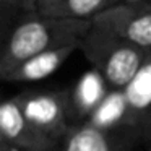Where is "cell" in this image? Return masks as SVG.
Masks as SVG:
<instances>
[{
  "instance_id": "cell-1",
  "label": "cell",
  "mask_w": 151,
  "mask_h": 151,
  "mask_svg": "<svg viewBox=\"0 0 151 151\" xmlns=\"http://www.w3.org/2000/svg\"><path fill=\"white\" fill-rule=\"evenodd\" d=\"M93 28V21L54 17L41 12L21 15L5 36L0 54V75L10 72L29 57L63 44L81 41Z\"/></svg>"
},
{
  "instance_id": "cell-2",
  "label": "cell",
  "mask_w": 151,
  "mask_h": 151,
  "mask_svg": "<svg viewBox=\"0 0 151 151\" xmlns=\"http://www.w3.org/2000/svg\"><path fill=\"white\" fill-rule=\"evenodd\" d=\"M80 50L111 89L127 88L150 52L94 26L81 37Z\"/></svg>"
},
{
  "instance_id": "cell-3",
  "label": "cell",
  "mask_w": 151,
  "mask_h": 151,
  "mask_svg": "<svg viewBox=\"0 0 151 151\" xmlns=\"http://www.w3.org/2000/svg\"><path fill=\"white\" fill-rule=\"evenodd\" d=\"M15 99L28 122L55 143L60 145L73 128L70 89H29Z\"/></svg>"
},
{
  "instance_id": "cell-4",
  "label": "cell",
  "mask_w": 151,
  "mask_h": 151,
  "mask_svg": "<svg viewBox=\"0 0 151 151\" xmlns=\"http://www.w3.org/2000/svg\"><path fill=\"white\" fill-rule=\"evenodd\" d=\"M93 26L151 50V4H117L98 15Z\"/></svg>"
},
{
  "instance_id": "cell-5",
  "label": "cell",
  "mask_w": 151,
  "mask_h": 151,
  "mask_svg": "<svg viewBox=\"0 0 151 151\" xmlns=\"http://www.w3.org/2000/svg\"><path fill=\"white\" fill-rule=\"evenodd\" d=\"M59 146L28 122L15 96L0 106V151H54Z\"/></svg>"
},
{
  "instance_id": "cell-6",
  "label": "cell",
  "mask_w": 151,
  "mask_h": 151,
  "mask_svg": "<svg viewBox=\"0 0 151 151\" xmlns=\"http://www.w3.org/2000/svg\"><path fill=\"white\" fill-rule=\"evenodd\" d=\"M85 124L98 130L107 132V133L125 135V137H132L143 141L135 127L133 114H132L124 89H111V93L106 96L101 106L93 112L91 117Z\"/></svg>"
},
{
  "instance_id": "cell-7",
  "label": "cell",
  "mask_w": 151,
  "mask_h": 151,
  "mask_svg": "<svg viewBox=\"0 0 151 151\" xmlns=\"http://www.w3.org/2000/svg\"><path fill=\"white\" fill-rule=\"evenodd\" d=\"M80 42L81 41H73V42L55 47V49H49L41 54H36L0 76L4 81L10 83H33L44 80L52 73H55L68 60V57L76 49H80Z\"/></svg>"
},
{
  "instance_id": "cell-8",
  "label": "cell",
  "mask_w": 151,
  "mask_h": 151,
  "mask_svg": "<svg viewBox=\"0 0 151 151\" xmlns=\"http://www.w3.org/2000/svg\"><path fill=\"white\" fill-rule=\"evenodd\" d=\"M111 93V86L98 70L91 68L85 72L70 89L73 127L81 125L91 117V114L101 106L106 96Z\"/></svg>"
},
{
  "instance_id": "cell-9",
  "label": "cell",
  "mask_w": 151,
  "mask_h": 151,
  "mask_svg": "<svg viewBox=\"0 0 151 151\" xmlns=\"http://www.w3.org/2000/svg\"><path fill=\"white\" fill-rule=\"evenodd\" d=\"M140 140L125 135H114L91 125H76L60 143V151H135Z\"/></svg>"
},
{
  "instance_id": "cell-10",
  "label": "cell",
  "mask_w": 151,
  "mask_h": 151,
  "mask_svg": "<svg viewBox=\"0 0 151 151\" xmlns=\"http://www.w3.org/2000/svg\"><path fill=\"white\" fill-rule=\"evenodd\" d=\"M124 91L140 137L151 140V50Z\"/></svg>"
},
{
  "instance_id": "cell-11",
  "label": "cell",
  "mask_w": 151,
  "mask_h": 151,
  "mask_svg": "<svg viewBox=\"0 0 151 151\" xmlns=\"http://www.w3.org/2000/svg\"><path fill=\"white\" fill-rule=\"evenodd\" d=\"M117 0H63L54 10V17L93 21L98 15L117 5Z\"/></svg>"
},
{
  "instance_id": "cell-12",
  "label": "cell",
  "mask_w": 151,
  "mask_h": 151,
  "mask_svg": "<svg viewBox=\"0 0 151 151\" xmlns=\"http://www.w3.org/2000/svg\"><path fill=\"white\" fill-rule=\"evenodd\" d=\"M0 12L4 24L15 17L17 13H31L37 12V0H0Z\"/></svg>"
},
{
  "instance_id": "cell-13",
  "label": "cell",
  "mask_w": 151,
  "mask_h": 151,
  "mask_svg": "<svg viewBox=\"0 0 151 151\" xmlns=\"http://www.w3.org/2000/svg\"><path fill=\"white\" fill-rule=\"evenodd\" d=\"M62 2L63 0H37V12L50 15V13H54V10H55Z\"/></svg>"
},
{
  "instance_id": "cell-14",
  "label": "cell",
  "mask_w": 151,
  "mask_h": 151,
  "mask_svg": "<svg viewBox=\"0 0 151 151\" xmlns=\"http://www.w3.org/2000/svg\"><path fill=\"white\" fill-rule=\"evenodd\" d=\"M119 4H150L148 0H117Z\"/></svg>"
},
{
  "instance_id": "cell-15",
  "label": "cell",
  "mask_w": 151,
  "mask_h": 151,
  "mask_svg": "<svg viewBox=\"0 0 151 151\" xmlns=\"http://www.w3.org/2000/svg\"><path fill=\"white\" fill-rule=\"evenodd\" d=\"M54 151H60V145H59V146H57V148H55V150H54Z\"/></svg>"
},
{
  "instance_id": "cell-16",
  "label": "cell",
  "mask_w": 151,
  "mask_h": 151,
  "mask_svg": "<svg viewBox=\"0 0 151 151\" xmlns=\"http://www.w3.org/2000/svg\"><path fill=\"white\" fill-rule=\"evenodd\" d=\"M148 151H151V146H150V150H148Z\"/></svg>"
}]
</instances>
